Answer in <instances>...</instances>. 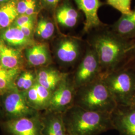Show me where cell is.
Masks as SVG:
<instances>
[{"instance_id":"cell-1","label":"cell","mask_w":135,"mask_h":135,"mask_svg":"<svg viewBox=\"0 0 135 135\" xmlns=\"http://www.w3.org/2000/svg\"><path fill=\"white\" fill-rule=\"evenodd\" d=\"M88 34L86 42L97 55L101 77L127 65L135 48L133 40L118 36L105 24Z\"/></svg>"},{"instance_id":"cell-2","label":"cell","mask_w":135,"mask_h":135,"mask_svg":"<svg viewBox=\"0 0 135 135\" xmlns=\"http://www.w3.org/2000/svg\"><path fill=\"white\" fill-rule=\"evenodd\" d=\"M67 132L71 135H98L114 130L111 114L88 111L73 106L63 114Z\"/></svg>"},{"instance_id":"cell-3","label":"cell","mask_w":135,"mask_h":135,"mask_svg":"<svg viewBox=\"0 0 135 135\" xmlns=\"http://www.w3.org/2000/svg\"><path fill=\"white\" fill-rule=\"evenodd\" d=\"M88 111L111 114L117 104L102 77L76 89L74 105Z\"/></svg>"},{"instance_id":"cell-4","label":"cell","mask_w":135,"mask_h":135,"mask_svg":"<svg viewBox=\"0 0 135 135\" xmlns=\"http://www.w3.org/2000/svg\"><path fill=\"white\" fill-rule=\"evenodd\" d=\"M117 105L134 104L135 97V69L125 66L102 77Z\"/></svg>"},{"instance_id":"cell-5","label":"cell","mask_w":135,"mask_h":135,"mask_svg":"<svg viewBox=\"0 0 135 135\" xmlns=\"http://www.w3.org/2000/svg\"><path fill=\"white\" fill-rule=\"evenodd\" d=\"M71 74L76 89L101 77V67L97 55L87 42L85 52Z\"/></svg>"},{"instance_id":"cell-6","label":"cell","mask_w":135,"mask_h":135,"mask_svg":"<svg viewBox=\"0 0 135 135\" xmlns=\"http://www.w3.org/2000/svg\"><path fill=\"white\" fill-rule=\"evenodd\" d=\"M87 42L81 38L66 36L58 41L55 54L59 62L67 67L75 69L85 52Z\"/></svg>"},{"instance_id":"cell-7","label":"cell","mask_w":135,"mask_h":135,"mask_svg":"<svg viewBox=\"0 0 135 135\" xmlns=\"http://www.w3.org/2000/svg\"><path fill=\"white\" fill-rule=\"evenodd\" d=\"M76 88L71 73L52 92L48 109L50 112L63 114L74 105Z\"/></svg>"},{"instance_id":"cell-8","label":"cell","mask_w":135,"mask_h":135,"mask_svg":"<svg viewBox=\"0 0 135 135\" xmlns=\"http://www.w3.org/2000/svg\"><path fill=\"white\" fill-rule=\"evenodd\" d=\"M111 118L114 129L120 135H135V104L117 105Z\"/></svg>"},{"instance_id":"cell-9","label":"cell","mask_w":135,"mask_h":135,"mask_svg":"<svg viewBox=\"0 0 135 135\" xmlns=\"http://www.w3.org/2000/svg\"><path fill=\"white\" fill-rule=\"evenodd\" d=\"M77 9L85 16L83 32L88 34L94 29L104 25L100 19L98 11L104 4L100 0H73Z\"/></svg>"},{"instance_id":"cell-10","label":"cell","mask_w":135,"mask_h":135,"mask_svg":"<svg viewBox=\"0 0 135 135\" xmlns=\"http://www.w3.org/2000/svg\"><path fill=\"white\" fill-rule=\"evenodd\" d=\"M43 125L38 120L19 118L9 122L7 128L14 135H42Z\"/></svg>"},{"instance_id":"cell-11","label":"cell","mask_w":135,"mask_h":135,"mask_svg":"<svg viewBox=\"0 0 135 135\" xmlns=\"http://www.w3.org/2000/svg\"><path fill=\"white\" fill-rule=\"evenodd\" d=\"M80 11L69 0H66L58 7L56 12V18L59 24L64 28L73 30L79 24Z\"/></svg>"},{"instance_id":"cell-12","label":"cell","mask_w":135,"mask_h":135,"mask_svg":"<svg viewBox=\"0 0 135 135\" xmlns=\"http://www.w3.org/2000/svg\"><path fill=\"white\" fill-rule=\"evenodd\" d=\"M69 73L62 72L54 68H45L38 71L36 82L53 92L65 80Z\"/></svg>"},{"instance_id":"cell-13","label":"cell","mask_w":135,"mask_h":135,"mask_svg":"<svg viewBox=\"0 0 135 135\" xmlns=\"http://www.w3.org/2000/svg\"><path fill=\"white\" fill-rule=\"evenodd\" d=\"M110 28L115 34L123 39H135V8L128 14H122L115 23L110 26Z\"/></svg>"},{"instance_id":"cell-14","label":"cell","mask_w":135,"mask_h":135,"mask_svg":"<svg viewBox=\"0 0 135 135\" xmlns=\"http://www.w3.org/2000/svg\"><path fill=\"white\" fill-rule=\"evenodd\" d=\"M7 112L12 116L18 118L31 113V110L27 105L24 96L19 93L14 92L6 97L4 102Z\"/></svg>"},{"instance_id":"cell-15","label":"cell","mask_w":135,"mask_h":135,"mask_svg":"<svg viewBox=\"0 0 135 135\" xmlns=\"http://www.w3.org/2000/svg\"><path fill=\"white\" fill-rule=\"evenodd\" d=\"M26 57L29 63L34 66H42L51 61L48 46L45 43L36 44L27 49Z\"/></svg>"},{"instance_id":"cell-16","label":"cell","mask_w":135,"mask_h":135,"mask_svg":"<svg viewBox=\"0 0 135 135\" xmlns=\"http://www.w3.org/2000/svg\"><path fill=\"white\" fill-rule=\"evenodd\" d=\"M1 38L5 43L13 46H23L32 43L22 31L15 26L5 28L1 33Z\"/></svg>"},{"instance_id":"cell-17","label":"cell","mask_w":135,"mask_h":135,"mask_svg":"<svg viewBox=\"0 0 135 135\" xmlns=\"http://www.w3.org/2000/svg\"><path fill=\"white\" fill-rule=\"evenodd\" d=\"M43 124L42 134L44 135H66L67 132L63 114L54 112Z\"/></svg>"},{"instance_id":"cell-18","label":"cell","mask_w":135,"mask_h":135,"mask_svg":"<svg viewBox=\"0 0 135 135\" xmlns=\"http://www.w3.org/2000/svg\"><path fill=\"white\" fill-rule=\"evenodd\" d=\"M18 0H11L0 6V28H7L18 17Z\"/></svg>"},{"instance_id":"cell-19","label":"cell","mask_w":135,"mask_h":135,"mask_svg":"<svg viewBox=\"0 0 135 135\" xmlns=\"http://www.w3.org/2000/svg\"><path fill=\"white\" fill-rule=\"evenodd\" d=\"M1 66L7 69L18 68L20 62L19 52L0 42Z\"/></svg>"},{"instance_id":"cell-20","label":"cell","mask_w":135,"mask_h":135,"mask_svg":"<svg viewBox=\"0 0 135 135\" xmlns=\"http://www.w3.org/2000/svg\"><path fill=\"white\" fill-rule=\"evenodd\" d=\"M19 72V68L7 69L0 66V93L7 91L13 87L15 80Z\"/></svg>"},{"instance_id":"cell-21","label":"cell","mask_w":135,"mask_h":135,"mask_svg":"<svg viewBox=\"0 0 135 135\" xmlns=\"http://www.w3.org/2000/svg\"><path fill=\"white\" fill-rule=\"evenodd\" d=\"M55 27L53 23L48 18L39 20L36 27V34L39 39L47 40L53 36Z\"/></svg>"},{"instance_id":"cell-22","label":"cell","mask_w":135,"mask_h":135,"mask_svg":"<svg viewBox=\"0 0 135 135\" xmlns=\"http://www.w3.org/2000/svg\"><path fill=\"white\" fill-rule=\"evenodd\" d=\"M106 3L122 14H128L132 11V0H106Z\"/></svg>"},{"instance_id":"cell-23","label":"cell","mask_w":135,"mask_h":135,"mask_svg":"<svg viewBox=\"0 0 135 135\" xmlns=\"http://www.w3.org/2000/svg\"><path fill=\"white\" fill-rule=\"evenodd\" d=\"M28 98L29 100L35 106L40 109L44 108L39 97L35 83L28 91Z\"/></svg>"},{"instance_id":"cell-24","label":"cell","mask_w":135,"mask_h":135,"mask_svg":"<svg viewBox=\"0 0 135 135\" xmlns=\"http://www.w3.org/2000/svg\"><path fill=\"white\" fill-rule=\"evenodd\" d=\"M35 14L32 16H29L25 14L20 15V16H18L16 18V19L15 20L13 23L14 26L19 28L30 23L31 22H35Z\"/></svg>"},{"instance_id":"cell-25","label":"cell","mask_w":135,"mask_h":135,"mask_svg":"<svg viewBox=\"0 0 135 135\" xmlns=\"http://www.w3.org/2000/svg\"><path fill=\"white\" fill-rule=\"evenodd\" d=\"M36 0H20L17 4V11L19 15L25 14L29 7L36 3Z\"/></svg>"},{"instance_id":"cell-26","label":"cell","mask_w":135,"mask_h":135,"mask_svg":"<svg viewBox=\"0 0 135 135\" xmlns=\"http://www.w3.org/2000/svg\"><path fill=\"white\" fill-rule=\"evenodd\" d=\"M34 25L35 22H33L24 25L22 27H19L18 28H19L22 31V32L28 38L31 39L32 35L33 34L34 31Z\"/></svg>"},{"instance_id":"cell-27","label":"cell","mask_w":135,"mask_h":135,"mask_svg":"<svg viewBox=\"0 0 135 135\" xmlns=\"http://www.w3.org/2000/svg\"><path fill=\"white\" fill-rule=\"evenodd\" d=\"M26 76L25 81L23 89L29 90V89L33 86L35 81V78L33 74L31 72H26Z\"/></svg>"},{"instance_id":"cell-28","label":"cell","mask_w":135,"mask_h":135,"mask_svg":"<svg viewBox=\"0 0 135 135\" xmlns=\"http://www.w3.org/2000/svg\"><path fill=\"white\" fill-rule=\"evenodd\" d=\"M61 0H43L44 4L47 8L54 9L58 5Z\"/></svg>"},{"instance_id":"cell-29","label":"cell","mask_w":135,"mask_h":135,"mask_svg":"<svg viewBox=\"0 0 135 135\" xmlns=\"http://www.w3.org/2000/svg\"><path fill=\"white\" fill-rule=\"evenodd\" d=\"M26 73H24L18 80L17 85L20 89H23L25 81L26 79Z\"/></svg>"},{"instance_id":"cell-30","label":"cell","mask_w":135,"mask_h":135,"mask_svg":"<svg viewBox=\"0 0 135 135\" xmlns=\"http://www.w3.org/2000/svg\"><path fill=\"white\" fill-rule=\"evenodd\" d=\"M133 40H134V43H135V48H134V51H133V54L132 55V56L131 57L130 59L129 62L127 64L126 66L133 68L134 69H135V38L133 39Z\"/></svg>"},{"instance_id":"cell-31","label":"cell","mask_w":135,"mask_h":135,"mask_svg":"<svg viewBox=\"0 0 135 135\" xmlns=\"http://www.w3.org/2000/svg\"><path fill=\"white\" fill-rule=\"evenodd\" d=\"M11 0H0V3H6V2H8L9 1H10Z\"/></svg>"},{"instance_id":"cell-32","label":"cell","mask_w":135,"mask_h":135,"mask_svg":"<svg viewBox=\"0 0 135 135\" xmlns=\"http://www.w3.org/2000/svg\"><path fill=\"white\" fill-rule=\"evenodd\" d=\"M134 104H135V99H134Z\"/></svg>"},{"instance_id":"cell-33","label":"cell","mask_w":135,"mask_h":135,"mask_svg":"<svg viewBox=\"0 0 135 135\" xmlns=\"http://www.w3.org/2000/svg\"><path fill=\"white\" fill-rule=\"evenodd\" d=\"M66 135H70V134H68V133H67V134H66Z\"/></svg>"},{"instance_id":"cell-34","label":"cell","mask_w":135,"mask_h":135,"mask_svg":"<svg viewBox=\"0 0 135 135\" xmlns=\"http://www.w3.org/2000/svg\"><path fill=\"white\" fill-rule=\"evenodd\" d=\"M0 59H1V56H0Z\"/></svg>"}]
</instances>
